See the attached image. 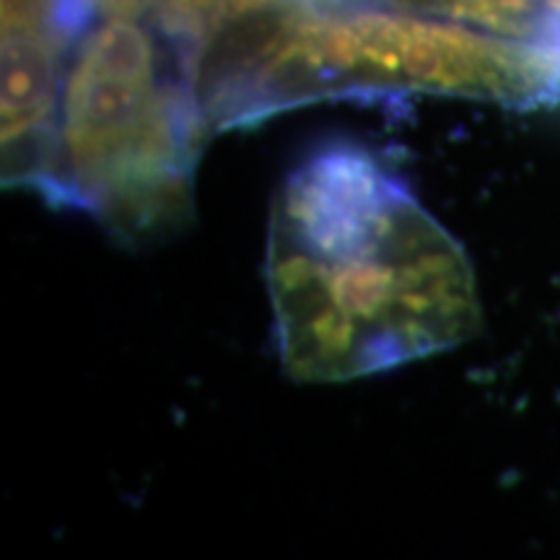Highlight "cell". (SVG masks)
Here are the masks:
<instances>
[{
    "mask_svg": "<svg viewBox=\"0 0 560 560\" xmlns=\"http://www.w3.org/2000/svg\"><path fill=\"white\" fill-rule=\"evenodd\" d=\"M278 353L301 384L429 359L480 330L465 249L371 153L332 145L280 187L265 252Z\"/></svg>",
    "mask_w": 560,
    "mask_h": 560,
    "instance_id": "cell-1",
    "label": "cell"
},
{
    "mask_svg": "<svg viewBox=\"0 0 560 560\" xmlns=\"http://www.w3.org/2000/svg\"><path fill=\"white\" fill-rule=\"evenodd\" d=\"M190 79L210 136L350 94L560 104L556 62L395 5H262L195 42Z\"/></svg>",
    "mask_w": 560,
    "mask_h": 560,
    "instance_id": "cell-2",
    "label": "cell"
},
{
    "mask_svg": "<svg viewBox=\"0 0 560 560\" xmlns=\"http://www.w3.org/2000/svg\"><path fill=\"white\" fill-rule=\"evenodd\" d=\"M208 136L187 47L143 5L102 0L68 60L37 192L132 247L156 244L192 219Z\"/></svg>",
    "mask_w": 560,
    "mask_h": 560,
    "instance_id": "cell-3",
    "label": "cell"
},
{
    "mask_svg": "<svg viewBox=\"0 0 560 560\" xmlns=\"http://www.w3.org/2000/svg\"><path fill=\"white\" fill-rule=\"evenodd\" d=\"M102 0H3V177L37 187L52 149L60 91Z\"/></svg>",
    "mask_w": 560,
    "mask_h": 560,
    "instance_id": "cell-4",
    "label": "cell"
},
{
    "mask_svg": "<svg viewBox=\"0 0 560 560\" xmlns=\"http://www.w3.org/2000/svg\"><path fill=\"white\" fill-rule=\"evenodd\" d=\"M387 5L527 47L560 68V0H387Z\"/></svg>",
    "mask_w": 560,
    "mask_h": 560,
    "instance_id": "cell-5",
    "label": "cell"
},
{
    "mask_svg": "<svg viewBox=\"0 0 560 560\" xmlns=\"http://www.w3.org/2000/svg\"><path fill=\"white\" fill-rule=\"evenodd\" d=\"M136 3H140V5H143V9H153V5H156L159 3V0H136Z\"/></svg>",
    "mask_w": 560,
    "mask_h": 560,
    "instance_id": "cell-6",
    "label": "cell"
}]
</instances>
